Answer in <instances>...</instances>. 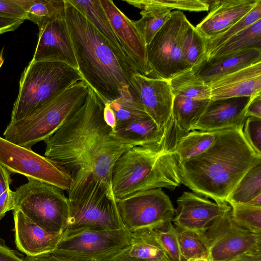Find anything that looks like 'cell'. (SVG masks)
<instances>
[{"instance_id":"18","label":"cell","mask_w":261,"mask_h":261,"mask_svg":"<svg viewBox=\"0 0 261 261\" xmlns=\"http://www.w3.org/2000/svg\"><path fill=\"white\" fill-rule=\"evenodd\" d=\"M250 97L211 99L192 130L216 132L228 128L243 129Z\"/></svg>"},{"instance_id":"34","label":"cell","mask_w":261,"mask_h":261,"mask_svg":"<svg viewBox=\"0 0 261 261\" xmlns=\"http://www.w3.org/2000/svg\"><path fill=\"white\" fill-rule=\"evenodd\" d=\"M176 228L183 260L207 261L208 247L202 236L192 231Z\"/></svg>"},{"instance_id":"22","label":"cell","mask_w":261,"mask_h":261,"mask_svg":"<svg viewBox=\"0 0 261 261\" xmlns=\"http://www.w3.org/2000/svg\"><path fill=\"white\" fill-rule=\"evenodd\" d=\"M211 99L250 97L261 93V62L220 77L208 84Z\"/></svg>"},{"instance_id":"6","label":"cell","mask_w":261,"mask_h":261,"mask_svg":"<svg viewBox=\"0 0 261 261\" xmlns=\"http://www.w3.org/2000/svg\"><path fill=\"white\" fill-rule=\"evenodd\" d=\"M88 87L83 80L79 81L25 117L10 122L4 133V139L31 149L36 143L54 134L83 106Z\"/></svg>"},{"instance_id":"44","label":"cell","mask_w":261,"mask_h":261,"mask_svg":"<svg viewBox=\"0 0 261 261\" xmlns=\"http://www.w3.org/2000/svg\"><path fill=\"white\" fill-rule=\"evenodd\" d=\"M246 116L261 118V93L250 96L246 110Z\"/></svg>"},{"instance_id":"10","label":"cell","mask_w":261,"mask_h":261,"mask_svg":"<svg viewBox=\"0 0 261 261\" xmlns=\"http://www.w3.org/2000/svg\"><path fill=\"white\" fill-rule=\"evenodd\" d=\"M188 19L180 11L170 18L146 45L148 63L156 77L169 81L191 68L184 59L182 38Z\"/></svg>"},{"instance_id":"15","label":"cell","mask_w":261,"mask_h":261,"mask_svg":"<svg viewBox=\"0 0 261 261\" xmlns=\"http://www.w3.org/2000/svg\"><path fill=\"white\" fill-rule=\"evenodd\" d=\"M172 221L177 228L203 235L229 205L225 201L212 202L191 192L177 199Z\"/></svg>"},{"instance_id":"40","label":"cell","mask_w":261,"mask_h":261,"mask_svg":"<svg viewBox=\"0 0 261 261\" xmlns=\"http://www.w3.org/2000/svg\"><path fill=\"white\" fill-rule=\"evenodd\" d=\"M243 134L254 151L261 156V118L248 117L243 127Z\"/></svg>"},{"instance_id":"2","label":"cell","mask_w":261,"mask_h":261,"mask_svg":"<svg viewBox=\"0 0 261 261\" xmlns=\"http://www.w3.org/2000/svg\"><path fill=\"white\" fill-rule=\"evenodd\" d=\"M243 130L216 131L206 150L178 165L181 183L199 195L225 201L246 172L261 162Z\"/></svg>"},{"instance_id":"4","label":"cell","mask_w":261,"mask_h":261,"mask_svg":"<svg viewBox=\"0 0 261 261\" xmlns=\"http://www.w3.org/2000/svg\"><path fill=\"white\" fill-rule=\"evenodd\" d=\"M178 165L173 153L164 151L157 145L132 147L118 159L112 169L111 184L116 200L150 189L175 190L181 184Z\"/></svg>"},{"instance_id":"46","label":"cell","mask_w":261,"mask_h":261,"mask_svg":"<svg viewBox=\"0 0 261 261\" xmlns=\"http://www.w3.org/2000/svg\"><path fill=\"white\" fill-rule=\"evenodd\" d=\"M10 172L0 164V195L3 193L11 182Z\"/></svg>"},{"instance_id":"42","label":"cell","mask_w":261,"mask_h":261,"mask_svg":"<svg viewBox=\"0 0 261 261\" xmlns=\"http://www.w3.org/2000/svg\"><path fill=\"white\" fill-rule=\"evenodd\" d=\"M15 200L14 191L8 188L0 195V220L6 213L15 209Z\"/></svg>"},{"instance_id":"50","label":"cell","mask_w":261,"mask_h":261,"mask_svg":"<svg viewBox=\"0 0 261 261\" xmlns=\"http://www.w3.org/2000/svg\"><path fill=\"white\" fill-rule=\"evenodd\" d=\"M246 204L261 207V194L259 195L258 196L254 198L253 199H252L248 203Z\"/></svg>"},{"instance_id":"38","label":"cell","mask_w":261,"mask_h":261,"mask_svg":"<svg viewBox=\"0 0 261 261\" xmlns=\"http://www.w3.org/2000/svg\"><path fill=\"white\" fill-rule=\"evenodd\" d=\"M171 261H184L181 255L176 228L172 222L152 229Z\"/></svg>"},{"instance_id":"19","label":"cell","mask_w":261,"mask_h":261,"mask_svg":"<svg viewBox=\"0 0 261 261\" xmlns=\"http://www.w3.org/2000/svg\"><path fill=\"white\" fill-rule=\"evenodd\" d=\"M211 99L198 100L174 95L172 114L160 146L166 152L174 153L179 140L192 131Z\"/></svg>"},{"instance_id":"39","label":"cell","mask_w":261,"mask_h":261,"mask_svg":"<svg viewBox=\"0 0 261 261\" xmlns=\"http://www.w3.org/2000/svg\"><path fill=\"white\" fill-rule=\"evenodd\" d=\"M148 5L165 7L170 10L177 9L201 12L210 9L208 1L205 0H143Z\"/></svg>"},{"instance_id":"26","label":"cell","mask_w":261,"mask_h":261,"mask_svg":"<svg viewBox=\"0 0 261 261\" xmlns=\"http://www.w3.org/2000/svg\"><path fill=\"white\" fill-rule=\"evenodd\" d=\"M124 1L141 9V18L137 21H134V23L145 45L148 44L157 32L170 18L171 10L165 7L148 5L143 0Z\"/></svg>"},{"instance_id":"41","label":"cell","mask_w":261,"mask_h":261,"mask_svg":"<svg viewBox=\"0 0 261 261\" xmlns=\"http://www.w3.org/2000/svg\"><path fill=\"white\" fill-rule=\"evenodd\" d=\"M0 14L26 19V14L16 0H0Z\"/></svg>"},{"instance_id":"1","label":"cell","mask_w":261,"mask_h":261,"mask_svg":"<svg viewBox=\"0 0 261 261\" xmlns=\"http://www.w3.org/2000/svg\"><path fill=\"white\" fill-rule=\"evenodd\" d=\"M105 103L90 87L83 106L45 139L44 156L68 169L91 171L111 191L118 159L135 146L115 135L104 118Z\"/></svg>"},{"instance_id":"17","label":"cell","mask_w":261,"mask_h":261,"mask_svg":"<svg viewBox=\"0 0 261 261\" xmlns=\"http://www.w3.org/2000/svg\"><path fill=\"white\" fill-rule=\"evenodd\" d=\"M32 59L36 61L62 62L78 70L65 18L48 22L39 32L38 41Z\"/></svg>"},{"instance_id":"29","label":"cell","mask_w":261,"mask_h":261,"mask_svg":"<svg viewBox=\"0 0 261 261\" xmlns=\"http://www.w3.org/2000/svg\"><path fill=\"white\" fill-rule=\"evenodd\" d=\"M261 49V19L227 40L207 55V58L230 56L245 50Z\"/></svg>"},{"instance_id":"5","label":"cell","mask_w":261,"mask_h":261,"mask_svg":"<svg viewBox=\"0 0 261 261\" xmlns=\"http://www.w3.org/2000/svg\"><path fill=\"white\" fill-rule=\"evenodd\" d=\"M68 193L69 215L63 237L87 230L124 228L112 191L87 170L72 173Z\"/></svg>"},{"instance_id":"48","label":"cell","mask_w":261,"mask_h":261,"mask_svg":"<svg viewBox=\"0 0 261 261\" xmlns=\"http://www.w3.org/2000/svg\"><path fill=\"white\" fill-rule=\"evenodd\" d=\"M127 250L109 261H142L129 256Z\"/></svg>"},{"instance_id":"24","label":"cell","mask_w":261,"mask_h":261,"mask_svg":"<svg viewBox=\"0 0 261 261\" xmlns=\"http://www.w3.org/2000/svg\"><path fill=\"white\" fill-rule=\"evenodd\" d=\"M67 1L80 11L95 28L121 60L135 68L138 71L125 53L120 42L115 34L100 0H67Z\"/></svg>"},{"instance_id":"9","label":"cell","mask_w":261,"mask_h":261,"mask_svg":"<svg viewBox=\"0 0 261 261\" xmlns=\"http://www.w3.org/2000/svg\"><path fill=\"white\" fill-rule=\"evenodd\" d=\"M130 232L116 230H87L63 237L51 253L67 261H109L130 246Z\"/></svg>"},{"instance_id":"31","label":"cell","mask_w":261,"mask_h":261,"mask_svg":"<svg viewBox=\"0 0 261 261\" xmlns=\"http://www.w3.org/2000/svg\"><path fill=\"white\" fill-rule=\"evenodd\" d=\"M261 194V162L250 169L225 201L230 206L246 204Z\"/></svg>"},{"instance_id":"8","label":"cell","mask_w":261,"mask_h":261,"mask_svg":"<svg viewBox=\"0 0 261 261\" xmlns=\"http://www.w3.org/2000/svg\"><path fill=\"white\" fill-rule=\"evenodd\" d=\"M64 191L54 185L29 178L28 182L14 191L15 209L45 231L63 233L69 215L68 198Z\"/></svg>"},{"instance_id":"11","label":"cell","mask_w":261,"mask_h":261,"mask_svg":"<svg viewBox=\"0 0 261 261\" xmlns=\"http://www.w3.org/2000/svg\"><path fill=\"white\" fill-rule=\"evenodd\" d=\"M229 205L203 235L207 247V261H231L248 255H261V233L236 224Z\"/></svg>"},{"instance_id":"25","label":"cell","mask_w":261,"mask_h":261,"mask_svg":"<svg viewBox=\"0 0 261 261\" xmlns=\"http://www.w3.org/2000/svg\"><path fill=\"white\" fill-rule=\"evenodd\" d=\"M113 132L118 139L135 146L153 144L160 148L165 135V130L150 117L117 125Z\"/></svg>"},{"instance_id":"7","label":"cell","mask_w":261,"mask_h":261,"mask_svg":"<svg viewBox=\"0 0 261 261\" xmlns=\"http://www.w3.org/2000/svg\"><path fill=\"white\" fill-rule=\"evenodd\" d=\"M81 81L79 71L65 63L32 59L21 74L10 122L25 117Z\"/></svg>"},{"instance_id":"20","label":"cell","mask_w":261,"mask_h":261,"mask_svg":"<svg viewBox=\"0 0 261 261\" xmlns=\"http://www.w3.org/2000/svg\"><path fill=\"white\" fill-rule=\"evenodd\" d=\"M258 0L208 1L210 12L195 27L205 39L219 35L246 15Z\"/></svg>"},{"instance_id":"13","label":"cell","mask_w":261,"mask_h":261,"mask_svg":"<svg viewBox=\"0 0 261 261\" xmlns=\"http://www.w3.org/2000/svg\"><path fill=\"white\" fill-rule=\"evenodd\" d=\"M124 228L128 231L154 229L172 222L175 210L169 197L157 188L139 191L116 200Z\"/></svg>"},{"instance_id":"12","label":"cell","mask_w":261,"mask_h":261,"mask_svg":"<svg viewBox=\"0 0 261 261\" xmlns=\"http://www.w3.org/2000/svg\"><path fill=\"white\" fill-rule=\"evenodd\" d=\"M0 164L10 172L54 185L67 192L72 180L71 173L64 167L1 137Z\"/></svg>"},{"instance_id":"36","label":"cell","mask_w":261,"mask_h":261,"mask_svg":"<svg viewBox=\"0 0 261 261\" xmlns=\"http://www.w3.org/2000/svg\"><path fill=\"white\" fill-rule=\"evenodd\" d=\"M261 19V0H258L253 8L233 25L219 35L206 40L207 55L218 48L229 38Z\"/></svg>"},{"instance_id":"51","label":"cell","mask_w":261,"mask_h":261,"mask_svg":"<svg viewBox=\"0 0 261 261\" xmlns=\"http://www.w3.org/2000/svg\"><path fill=\"white\" fill-rule=\"evenodd\" d=\"M4 63V59L3 57L2 53H0V68Z\"/></svg>"},{"instance_id":"3","label":"cell","mask_w":261,"mask_h":261,"mask_svg":"<svg viewBox=\"0 0 261 261\" xmlns=\"http://www.w3.org/2000/svg\"><path fill=\"white\" fill-rule=\"evenodd\" d=\"M65 2V21L83 80L104 103L129 94L132 75L140 73L121 60L85 16Z\"/></svg>"},{"instance_id":"16","label":"cell","mask_w":261,"mask_h":261,"mask_svg":"<svg viewBox=\"0 0 261 261\" xmlns=\"http://www.w3.org/2000/svg\"><path fill=\"white\" fill-rule=\"evenodd\" d=\"M100 2L125 53L140 73L147 77H156L147 61L146 45L134 21L122 12L112 1Z\"/></svg>"},{"instance_id":"43","label":"cell","mask_w":261,"mask_h":261,"mask_svg":"<svg viewBox=\"0 0 261 261\" xmlns=\"http://www.w3.org/2000/svg\"><path fill=\"white\" fill-rule=\"evenodd\" d=\"M24 21V19L0 14V34L13 31Z\"/></svg>"},{"instance_id":"35","label":"cell","mask_w":261,"mask_h":261,"mask_svg":"<svg viewBox=\"0 0 261 261\" xmlns=\"http://www.w3.org/2000/svg\"><path fill=\"white\" fill-rule=\"evenodd\" d=\"M105 103L108 105L114 114L115 127L120 124L149 117L143 106L134 99L130 93Z\"/></svg>"},{"instance_id":"49","label":"cell","mask_w":261,"mask_h":261,"mask_svg":"<svg viewBox=\"0 0 261 261\" xmlns=\"http://www.w3.org/2000/svg\"><path fill=\"white\" fill-rule=\"evenodd\" d=\"M231 261H261V255H245Z\"/></svg>"},{"instance_id":"23","label":"cell","mask_w":261,"mask_h":261,"mask_svg":"<svg viewBox=\"0 0 261 261\" xmlns=\"http://www.w3.org/2000/svg\"><path fill=\"white\" fill-rule=\"evenodd\" d=\"M261 62V49L253 48L230 56L210 58L192 67L196 78L205 84L252 64Z\"/></svg>"},{"instance_id":"45","label":"cell","mask_w":261,"mask_h":261,"mask_svg":"<svg viewBox=\"0 0 261 261\" xmlns=\"http://www.w3.org/2000/svg\"><path fill=\"white\" fill-rule=\"evenodd\" d=\"M0 261H26L17 253L0 242Z\"/></svg>"},{"instance_id":"33","label":"cell","mask_w":261,"mask_h":261,"mask_svg":"<svg viewBox=\"0 0 261 261\" xmlns=\"http://www.w3.org/2000/svg\"><path fill=\"white\" fill-rule=\"evenodd\" d=\"M184 59L191 67L207 59L206 40L187 20L182 38Z\"/></svg>"},{"instance_id":"14","label":"cell","mask_w":261,"mask_h":261,"mask_svg":"<svg viewBox=\"0 0 261 261\" xmlns=\"http://www.w3.org/2000/svg\"><path fill=\"white\" fill-rule=\"evenodd\" d=\"M129 91L159 128L166 131L174 98L169 81L136 73L131 77Z\"/></svg>"},{"instance_id":"52","label":"cell","mask_w":261,"mask_h":261,"mask_svg":"<svg viewBox=\"0 0 261 261\" xmlns=\"http://www.w3.org/2000/svg\"><path fill=\"white\" fill-rule=\"evenodd\" d=\"M192 261H206V260H192Z\"/></svg>"},{"instance_id":"47","label":"cell","mask_w":261,"mask_h":261,"mask_svg":"<svg viewBox=\"0 0 261 261\" xmlns=\"http://www.w3.org/2000/svg\"><path fill=\"white\" fill-rule=\"evenodd\" d=\"M25 260L26 261H67L57 257L51 252L34 256H27Z\"/></svg>"},{"instance_id":"32","label":"cell","mask_w":261,"mask_h":261,"mask_svg":"<svg viewBox=\"0 0 261 261\" xmlns=\"http://www.w3.org/2000/svg\"><path fill=\"white\" fill-rule=\"evenodd\" d=\"M173 96L180 95L198 100L211 99L209 85L198 79L191 69L169 80Z\"/></svg>"},{"instance_id":"21","label":"cell","mask_w":261,"mask_h":261,"mask_svg":"<svg viewBox=\"0 0 261 261\" xmlns=\"http://www.w3.org/2000/svg\"><path fill=\"white\" fill-rule=\"evenodd\" d=\"M13 216L15 243L17 248L27 256L53 252L63 237V233L45 231L19 210H14Z\"/></svg>"},{"instance_id":"27","label":"cell","mask_w":261,"mask_h":261,"mask_svg":"<svg viewBox=\"0 0 261 261\" xmlns=\"http://www.w3.org/2000/svg\"><path fill=\"white\" fill-rule=\"evenodd\" d=\"M129 232V256L142 261H171L152 229L141 228Z\"/></svg>"},{"instance_id":"37","label":"cell","mask_w":261,"mask_h":261,"mask_svg":"<svg viewBox=\"0 0 261 261\" xmlns=\"http://www.w3.org/2000/svg\"><path fill=\"white\" fill-rule=\"evenodd\" d=\"M231 207V217L236 224L250 231L261 233V207L249 204Z\"/></svg>"},{"instance_id":"28","label":"cell","mask_w":261,"mask_h":261,"mask_svg":"<svg viewBox=\"0 0 261 261\" xmlns=\"http://www.w3.org/2000/svg\"><path fill=\"white\" fill-rule=\"evenodd\" d=\"M26 14V19L37 24L40 31L49 22L64 18L65 0H16Z\"/></svg>"},{"instance_id":"30","label":"cell","mask_w":261,"mask_h":261,"mask_svg":"<svg viewBox=\"0 0 261 261\" xmlns=\"http://www.w3.org/2000/svg\"><path fill=\"white\" fill-rule=\"evenodd\" d=\"M215 137L216 132L195 130L181 138L174 152L178 164L204 151L211 145Z\"/></svg>"}]
</instances>
